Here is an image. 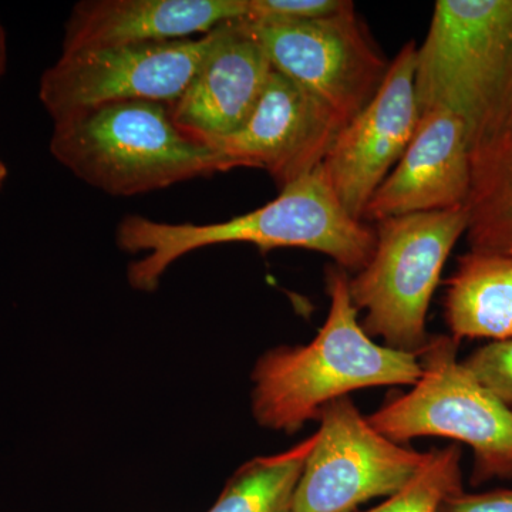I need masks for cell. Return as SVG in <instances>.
Listing matches in <instances>:
<instances>
[{
	"label": "cell",
	"instance_id": "obj_1",
	"mask_svg": "<svg viewBox=\"0 0 512 512\" xmlns=\"http://www.w3.org/2000/svg\"><path fill=\"white\" fill-rule=\"evenodd\" d=\"M117 245L131 262L127 279L134 289L154 292L178 259L198 249L222 244H249L259 251L302 248L332 258L346 272L362 271L376 245L375 228L346 211L322 165L279 191L275 200L214 224L154 221L127 215L116 231Z\"/></svg>",
	"mask_w": 512,
	"mask_h": 512
},
{
	"label": "cell",
	"instance_id": "obj_2",
	"mask_svg": "<svg viewBox=\"0 0 512 512\" xmlns=\"http://www.w3.org/2000/svg\"><path fill=\"white\" fill-rule=\"evenodd\" d=\"M326 291L328 318L316 338L268 350L252 370V413L264 429L296 433L355 390L419 382L417 353L377 345L363 329L345 269L328 268Z\"/></svg>",
	"mask_w": 512,
	"mask_h": 512
},
{
	"label": "cell",
	"instance_id": "obj_3",
	"mask_svg": "<svg viewBox=\"0 0 512 512\" xmlns=\"http://www.w3.org/2000/svg\"><path fill=\"white\" fill-rule=\"evenodd\" d=\"M50 153L79 180L114 197H133L234 170L217 148L185 136L170 107L124 101L53 123Z\"/></svg>",
	"mask_w": 512,
	"mask_h": 512
},
{
	"label": "cell",
	"instance_id": "obj_4",
	"mask_svg": "<svg viewBox=\"0 0 512 512\" xmlns=\"http://www.w3.org/2000/svg\"><path fill=\"white\" fill-rule=\"evenodd\" d=\"M420 114L446 109L470 151L503 137L512 110V0H439L417 47Z\"/></svg>",
	"mask_w": 512,
	"mask_h": 512
},
{
	"label": "cell",
	"instance_id": "obj_5",
	"mask_svg": "<svg viewBox=\"0 0 512 512\" xmlns=\"http://www.w3.org/2000/svg\"><path fill=\"white\" fill-rule=\"evenodd\" d=\"M467 224L466 205L376 222L372 258L349 278L350 298L366 313L362 326L370 338L410 353L427 345L430 302Z\"/></svg>",
	"mask_w": 512,
	"mask_h": 512
},
{
	"label": "cell",
	"instance_id": "obj_6",
	"mask_svg": "<svg viewBox=\"0 0 512 512\" xmlns=\"http://www.w3.org/2000/svg\"><path fill=\"white\" fill-rule=\"evenodd\" d=\"M458 340L433 336L420 350L413 389L367 417L396 443L444 437L474 451V483L512 478V410L457 359Z\"/></svg>",
	"mask_w": 512,
	"mask_h": 512
},
{
	"label": "cell",
	"instance_id": "obj_7",
	"mask_svg": "<svg viewBox=\"0 0 512 512\" xmlns=\"http://www.w3.org/2000/svg\"><path fill=\"white\" fill-rule=\"evenodd\" d=\"M214 39L215 29L191 39L60 53L40 77L39 99L53 123L124 101L173 106Z\"/></svg>",
	"mask_w": 512,
	"mask_h": 512
},
{
	"label": "cell",
	"instance_id": "obj_8",
	"mask_svg": "<svg viewBox=\"0 0 512 512\" xmlns=\"http://www.w3.org/2000/svg\"><path fill=\"white\" fill-rule=\"evenodd\" d=\"M315 447L295 494V512H353L377 497H392L429 456L387 439L349 396L320 410Z\"/></svg>",
	"mask_w": 512,
	"mask_h": 512
},
{
	"label": "cell",
	"instance_id": "obj_9",
	"mask_svg": "<svg viewBox=\"0 0 512 512\" xmlns=\"http://www.w3.org/2000/svg\"><path fill=\"white\" fill-rule=\"evenodd\" d=\"M245 22L276 72L322 101L345 124L365 109L389 69L355 6L303 22Z\"/></svg>",
	"mask_w": 512,
	"mask_h": 512
},
{
	"label": "cell",
	"instance_id": "obj_10",
	"mask_svg": "<svg viewBox=\"0 0 512 512\" xmlns=\"http://www.w3.org/2000/svg\"><path fill=\"white\" fill-rule=\"evenodd\" d=\"M416 59L417 45L410 40L365 109L339 131L322 163L333 191L356 220L363 221L370 198L399 163L419 123Z\"/></svg>",
	"mask_w": 512,
	"mask_h": 512
},
{
	"label": "cell",
	"instance_id": "obj_11",
	"mask_svg": "<svg viewBox=\"0 0 512 512\" xmlns=\"http://www.w3.org/2000/svg\"><path fill=\"white\" fill-rule=\"evenodd\" d=\"M343 126L322 101L274 69L247 123L214 148L237 168L265 170L281 191L322 165Z\"/></svg>",
	"mask_w": 512,
	"mask_h": 512
},
{
	"label": "cell",
	"instance_id": "obj_12",
	"mask_svg": "<svg viewBox=\"0 0 512 512\" xmlns=\"http://www.w3.org/2000/svg\"><path fill=\"white\" fill-rule=\"evenodd\" d=\"M274 72L268 53L244 19L215 29V39L197 74L173 106L181 131L214 148L241 130Z\"/></svg>",
	"mask_w": 512,
	"mask_h": 512
},
{
	"label": "cell",
	"instance_id": "obj_13",
	"mask_svg": "<svg viewBox=\"0 0 512 512\" xmlns=\"http://www.w3.org/2000/svg\"><path fill=\"white\" fill-rule=\"evenodd\" d=\"M470 185L471 151L463 121L446 109L423 111L399 163L370 198L363 221L463 207Z\"/></svg>",
	"mask_w": 512,
	"mask_h": 512
},
{
	"label": "cell",
	"instance_id": "obj_14",
	"mask_svg": "<svg viewBox=\"0 0 512 512\" xmlns=\"http://www.w3.org/2000/svg\"><path fill=\"white\" fill-rule=\"evenodd\" d=\"M247 13L248 0H82L64 25L62 53L191 39Z\"/></svg>",
	"mask_w": 512,
	"mask_h": 512
},
{
	"label": "cell",
	"instance_id": "obj_15",
	"mask_svg": "<svg viewBox=\"0 0 512 512\" xmlns=\"http://www.w3.org/2000/svg\"><path fill=\"white\" fill-rule=\"evenodd\" d=\"M446 285L444 318L454 339H512V255L467 252Z\"/></svg>",
	"mask_w": 512,
	"mask_h": 512
},
{
	"label": "cell",
	"instance_id": "obj_16",
	"mask_svg": "<svg viewBox=\"0 0 512 512\" xmlns=\"http://www.w3.org/2000/svg\"><path fill=\"white\" fill-rule=\"evenodd\" d=\"M466 207L470 251L512 255V138L471 151Z\"/></svg>",
	"mask_w": 512,
	"mask_h": 512
},
{
	"label": "cell",
	"instance_id": "obj_17",
	"mask_svg": "<svg viewBox=\"0 0 512 512\" xmlns=\"http://www.w3.org/2000/svg\"><path fill=\"white\" fill-rule=\"evenodd\" d=\"M318 436L274 456L252 458L235 471L208 512H295V494Z\"/></svg>",
	"mask_w": 512,
	"mask_h": 512
},
{
	"label": "cell",
	"instance_id": "obj_18",
	"mask_svg": "<svg viewBox=\"0 0 512 512\" xmlns=\"http://www.w3.org/2000/svg\"><path fill=\"white\" fill-rule=\"evenodd\" d=\"M461 487V451L458 446L433 448L420 470L402 490L384 503L363 512H439L448 495Z\"/></svg>",
	"mask_w": 512,
	"mask_h": 512
},
{
	"label": "cell",
	"instance_id": "obj_19",
	"mask_svg": "<svg viewBox=\"0 0 512 512\" xmlns=\"http://www.w3.org/2000/svg\"><path fill=\"white\" fill-rule=\"evenodd\" d=\"M463 363L485 389L512 410V339L488 343Z\"/></svg>",
	"mask_w": 512,
	"mask_h": 512
},
{
	"label": "cell",
	"instance_id": "obj_20",
	"mask_svg": "<svg viewBox=\"0 0 512 512\" xmlns=\"http://www.w3.org/2000/svg\"><path fill=\"white\" fill-rule=\"evenodd\" d=\"M348 0H248V22H303L352 8Z\"/></svg>",
	"mask_w": 512,
	"mask_h": 512
},
{
	"label": "cell",
	"instance_id": "obj_21",
	"mask_svg": "<svg viewBox=\"0 0 512 512\" xmlns=\"http://www.w3.org/2000/svg\"><path fill=\"white\" fill-rule=\"evenodd\" d=\"M439 512H512V490L467 494L463 490L448 495Z\"/></svg>",
	"mask_w": 512,
	"mask_h": 512
},
{
	"label": "cell",
	"instance_id": "obj_22",
	"mask_svg": "<svg viewBox=\"0 0 512 512\" xmlns=\"http://www.w3.org/2000/svg\"><path fill=\"white\" fill-rule=\"evenodd\" d=\"M6 69H8V39L0 19V80L5 76Z\"/></svg>",
	"mask_w": 512,
	"mask_h": 512
},
{
	"label": "cell",
	"instance_id": "obj_23",
	"mask_svg": "<svg viewBox=\"0 0 512 512\" xmlns=\"http://www.w3.org/2000/svg\"><path fill=\"white\" fill-rule=\"evenodd\" d=\"M8 175V165L0 158V191H2L3 185H5L6 180H8Z\"/></svg>",
	"mask_w": 512,
	"mask_h": 512
},
{
	"label": "cell",
	"instance_id": "obj_24",
	"mask_svg": "<svg viewBox=\"0 0 512 512\" xmlns=\"http://www.w3.org/2000/svg\"><path fill=\"white\" fill-rule=\"evenodd\" d=\"M500 138H512V110L510 114V119H508L507 127H505L503 137ZM500 138H498V140H500Z\"/></svg>",
	"mask_w": 512,
	"mask_h": 512
}]
</instances>
